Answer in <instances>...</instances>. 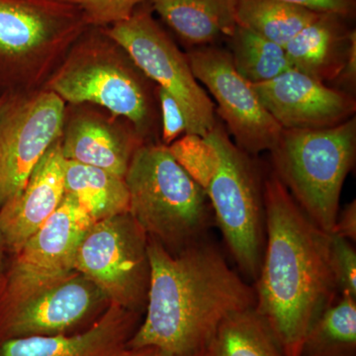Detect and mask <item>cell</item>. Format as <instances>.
I'll return each instance as SVG.
<instances>
[{
	"instance_id": "1",
	"label": "cell",
	"mask_w": 356,
	"mask_h": 356,
	"mask_svg": "<svg viewBox=\"0 0 356 356\" xmlns=\"http://www.w3.org/2000/svg\"><path fill=\"white\" fill-rule=\"evenodd\" d=\"M151 278L146 317L130 350L161 348L175 356H201L222 321L254 307V287L207 240L170 252L149 238Z\"/></svg>"
},
{
	"instance_id": "2",
	"label": "cell",
	"mask_w": 356,
	"mask_h": 356,
	"mask_svg": "<svg viewBox=\"0 0 356 356\" xmlns=\"http://www.w3.org/2000/svg\"><path fill=\"white\" fill-rule=\"evenodd\" d=\"M266 245L255 280L254 309L286 356L339 296L331 261L332 234L307 216L278 177L264 179Z\"/></svg>"
},
{
	"instance_id": "3",
	"label": "cell",
	"mask_w": 356,
	"mask_h": 356,
	"mask_svg": "<svg viewBox=\"0 0 356 356\" xmlns=\"http://www.w3.org/2000/svg\"><path fill=\"white\" fill-rule=\"evenodd\" d=\"M67 104L89 103L124 117L146 143H161L156 86L104 28L88 26L44 84Z\"/></svg>"
},
{
	"instance_id": "4",
	"label": "cell",
	"mask_w": 356,
	"mask_h": 356,
	"mask_svg": "<svg viewBox=\"0 0 356 356\" xmlns=\"http://www.w3.org/2000/svg\"><path fill=\"white\" fill-rule=\"evenodd\" d=\"M129 213L170 252L205 238L211 210L206 191L161 143H145L126 172Z\"/></svg>"
},
{
	"instance_id": "5",
	"label": "cell",
	"mask_w": 356,
	"mask_h": 356,
	"mask_svg": "<svg viewBox=\"0 0 356 356\" xmlns=\"http://www.w3.org/2000/svg\"><path fill=\"white\" fill-rule=\"evenodd\" d=\"M88 27L60 0H0V93L43 88Z\"/></svg>"
},
{
	"instance_id": "6",
	"label": "cell",
	"mask_w": 356,
	"mask_h": 356,
	"mask_svg": "<svg viewBox=\"0 0 356 356\" xmlns=\"http://www.w3.org/2000/svg\"><path fill=\"white\" fill-rule=\"evenodd\" d=\"M273 173L299 207L332 233L344 181L355 165L356 119L322 130H284L270 149Z\"/></svg>"
},
{
	"instance_id": "7",
	"label": "cell",
	"mask_w": 356,
	"mask_h": 356,
	"mask_svg": "<svg viewBox=\"0 0 356 356\" xmlns=\"http://www.w3.org/2000/svg\"><path fill=\"white\" fill-rule=\"evenodd\" d=\"M219 166L206 193L229 254L245 278L257 280L266 245L264 180L250 154L216 124L207 136Z\"/></svg>"
},
{
	"instance_id": "8",
	"label": "cell",
	"mask_w": 356,
	"mask_h": 356,
	"mask_svg": "<svg viewBox=\"0 0 356 356\" xmlns=\"http://www.w3.org/2000/svg\"><path fill=\"white\" fill-rule=\"evenodd\" d=\"M149 236L130 213L102 220L84 234L74 270L102 290L109 303L142 313L149 293Z\"/></svg>"
},
{
	"instance_id": "9",
	"label": "cell",
	"mask_w": 356,
	"mask_h": 356,
	"mask_svg": "<svg viewBox=\"0 0 356 356\" xmlns=\"http://www.w3.org/2000/svg\"><path fill=\"white\" fill-rule=\"evenodd\" d=\"M104 29L156 86L177 100L186 119L187 134L206 137L214 129V103L194 76L186 54L154 19L151 6L140 4L127 20Z\"/></svg>"
},
{
	"instance_id": "10",
	"label": "cell",
	"mask_w": 356,
	"mask_h": 356,
	"mask_svg": "<svg viewBox=\"0 0 356 356\" xmlns=\"http://www.w3.org/2000/svg\"><path fill=\"white\" fill-rule=\"evenodd\" d=\"M65 103L48 89L7 95L0 111V207L62 134Z\"/></svg>"
},
{
	"instance_id": "11",
	"label": "cell",
	"mask_w": 356,
	"mask_h": 356,
	"mask_svg": "<svg viewBox=\"0 0 356 356\" xmlns=\"http://www.w3.org/2000/svg\"><path fill=\"white\" fill-rule=\"evenodd\" d=\"M92 225L76 201L65 194L58 209L0 276V309L74 273L77 248Z\"/></svg>"
},
{
	"instance_id": "12",
	"label": "cell",
	"mask_w": 356,
	"mask_h": 356,
	"mask_svg": "<svg viewBox=\"0 0 356 356\" xmlns=\"http://www.w3.org/2000/svg\"><path fill=\"white\" fill-rule=\"evenodd\" d=\"M108 305L102 290L74 271L0 309V343L83 331Z\"/></svg>"
},
{
	"instance_id": "13",
	"label": "cell",
	"mask_w": 356,
	"mask_h": 356,
	"mask_svg": "<svg viewBox=\"0 0 356 356\" xmlns=\"http://www.w3.org/2000/svg\"><path fill=\"white\" fill-rule=\"evenodd\" d=\"M186 57L195 79L216 100L217 113L236 146L248 154L270 151L283 129L264 106L254 86L238 74L229 51L198 47Z\"/></svg>"
},
{
	"instance_id": "14",
	"label": "cell",
	"mask_w": 356,
	"mask_h": 356,
	"mask_svg": "<svg viewBox=\"0 0 356 356\" xmlns=\"http://www.w3.org/2000/svg\"><path fill=\"white\" fill-rule=\"evenodd\" d=\"M60 143L67 161L125 177L134 154L146 142L124 117L89 103H67Z\"/></svg>"
},
{
	"instance_id": "15",
	"label": "cell",
	"mask_w": 356,
	"mask_h": 356,
	"mask_svg": "<svg viewBox=\"0 0 356 356\" xmlns=\"http://www.w3.org/2000/svg\"><path fill=\"white\" fill-rule=\"evenodd\" d=\"M259 99L284 130H322L355 117L350 93L331 88L296 70L266 83L252 84Z\"/></svg>"
},
{
	"instance_id": "16",
	"label": "cell",
	"mask_w": 356,
	"mask_h": 356,
	"mask_svg": "<svg viewBox=\"0 0 356 356\" xmlns=\"http://www.w3.org/2000/svg\"><path fill=\"white\" fill-rule=\"evenodd\" d=\"M65 161L58 139L35 166L22 189L0 207L6 248L13 254L62 203L65 194Z\"/></svg>"
},
{
	"instance_id": "17",
	"label": "cell",
	"mask_w": 356,
	"mask_h": 356,
	"mask_svg": "<svg viewBox=\"0 0 356 356\" xmlns=\"http://www.w3.org/2000/svg\"><path fill=\"white\" fill-rule=\"evenodd\" d=\"M139 320V313L109 303L83 331L2 341L0 356H130L128 343Z\"/></svg>"
},
{
	"instance_id": "18",
	"label": "cell",
	"mask_w": 356,
	"mask_h": 356,
	"mask_svg": "<svg viewBox=\"0 0 356 356\" xmlns=\"http://www.w3.org/2000/svg\"><path fill=\"white\" fill-rule=\"evenodd\" d=\"M343 20L336 14L321 13L297 33L284 47L293 69L324 83L336 81L355 32L348 31Z\"/></svg>"
},
{
	"instance_id": "19",
	"label": "cell",
	"mask_w": 356,
	"mask_h": 356,
	"mask_svg": "<svg viewBox=\"0 0 356 356\" xmlns=\"http://www.w3.org/2000/svg\"><path fill=\"white\" fill-rule=\"evenodd\" d=\"M178 38L191 46H205L229 37L236 28L238 0H147Z\"/></svg>"
},
{
	"instance_id": "20",
	"label": "cell",
	"mask_w": 356,
	"mask_h": 356,
	"mask_svg": "<svg viewBox=\"0 0 356 356\" xmlns=\"http://www.w3.org/2000/svg\"><path fill=\"white\" fill-rule=\"evenodd\" d=\"M65 192L95 222L129 212L124 177L96 166L65 161Z\"/></svg>"
},
{
	"instance_id": "21",
	"label": "cell",
	"mask_w": 356,
	"mask_h": 356,
	"mask_svg": "<svg viewBox=\"0 0 356 356\" xmlns=\"http://www.w3.org/2000/svg\"><path fill=\"white\" fill-rule=\"evenodd\" d=\"M206 356H286L254 307L232 314L217 327Z\"/></svg>"
},
{
	"instance_id": "22",
	"label": "cell",
	"mask_w": 356,
	"mask_h": 356,
	"mask_svg": "<svg viewBox=\"0 0 356 356\" xmlns=\"http://www.w3.org/2000/svg\"><path fill=\"white\" fill-rule=\"evenodd\" d=\"M356 298L339 294L315 321L298 356H355Z\"/></svg>"
},
{
	"instance_id": "23",
	"label": "cell",
	"mask_w": 356,
	"mask_h": 356,
	"mask_svg": "<svg viewBox=\"0 0 356 356\" xmlns=\"http://www.w3.org/2000/svg\"><path fill=\"white\" fill-rule=\"evenodd\" d=\"M318 14L280 0H238L236 26L284 48Z\"/></svg>"
},
{
	"instance_id": "24",
	"label": "cell",
	"mask_w": 356,
	"mask_h": 356,
	"mask_svg": "<svg viewBox=\"0 0 356 356\" xmlns=\"http://www.w3.org/2000/svg\"><path fill=\"white\" fill-rule=\"evenodd\" d=\"M231 39V57L238 74L252 84L266 83L293 70L284 48L236 26Z\"/></svg>"
},
{
	"instance_id": "25",
	"label": "cell",
	"mask_w": 356,
	"mask_h": 356,
	"mask_svg": "<svg viewBox=\"0 0 356 356\" xmlns=\"http://www.w3.org/2000/svg\"><path fill=\"white\" fill-rule=\"evenodd\" d=\"M168 147L178 165L204 191H207L220 161L217 147L212 142L206 137L185 134Z\"/></svg>"
},
{
	"instance_id": "26",
	"label": "cell",
	"mask_w": 356,
	"mask_h": 356,
	"mask_svg": "<svg viewBox=\"0 0 356 356\" xmlns=\"http://www.w3.org/2000/svg\"><path fill=\"white\" fill-rule=\"evenodd\" d=\"M76 7L88 26L107 28L127 20L147 0H60Z\"/></svg>"
},
{
	"instance_id": "27",
	"label": "cell",
	"mask_w": 356,
	"mask_h": 356,
	"mask_svg": "<svg viewBox=\"0 0 356 356\" xmlns=\"http://www.w3.org/2000/svg\"><path fill=\"white\" fill-rule=\"evenodd\" d=\"M331 261L339 294L356 298V252L353 243L332 234Z\"/></svg>"
},
{
	"instance_id": "28",
	"label": "cell",
	"mask_w": 356,
	"mask_h": 356,
	"mask_svg": "<svg viewBox=\"0 0 356 356\" xmlns=\"http://www.w3.org/2000/svg\"><path fill=\"white\" fill-rule=\"evenodd\" d=\"M159 122H161V143L170 146L180 137L187 134L188 126L186 119L177 100L165 89L156 86Z\"/></svg>"
},
{
	"instance_id": "29",
	"label": "cell",
	"mask_w": 356,
	"mask_h": 356,
	"mask_svg": "<svg viewBox=\"0 0 356 356\" xmlns=\"http://www.w3.org/2000/svg\"><path fill=\"white\" fill-rule=\"evenodd\" d=\"M285 3L302 7L316 13L336 14L350 17L355 14V0H280Z\"/></svg>"
},
{
	"instance_id": "30",
	"label": "cell",
	"mask_w": 356,
	"mask_h": 356,
	"mask_svg": "<svg viewBox=\"0 0 356 356\" xmlns=\"http://www.w3.org/2000/svg\"><path fill=\"white\" fill-rule=\"evenodd\" d=\"M332 234L346 238L350 243L356 241V201H351L337 215Z\"/></svg>"
},
{
	"instance_id": "31",
	"label": "cell",
	"mask_w": 356,
	"mask_h": 356,
	"mask_svg": "<svg viewBox=\"0 0 356 356\" xmlns=\"http://www.w3.org/2000/svg\"><path fill=\"white\" fill-rule=\"evenodd\" d=\"M337 83L343 86L346 90L353 92L356 84V33L351 37L350 48L346 55L341 74L337 77Z\"/></svg>"
},
{
	"instance_id": "32",
	"label": "cell",
	"mask_w": 356,
	"mask_h": 356,
	"mask_svg": "<svg viewBox=\"0 0 356 356\" xmlns=\"http://www.w3.org/2000/svg\"><path fill=\"white\" fill-rule=\"evenodd\" d=\"M130 356H175L172 353H168L161 350V348H153V346H149V348H138V350H132V353Z\"/></svg>"
},
{
	"instance_id": "33",
	"label": "cell",
	"mask_w": 356,
	"mask_h": 356,
	"mask_svg": "<svg viewBox=\"0 0 356 356\" xmlns=\"http://www.w3.org/2000/svg\"><path fill=\"white\" fill-rule=\"evenodd\" d=\"M6 248V241H4L3 233H2L1 224H0V267H1L2 257H3V252Z\"/></svg>"
},
{
	"instance_id": "34",
	"label": "cell",
	"mask_w": 356,
	"mask_h": 356,
	"mask_svg": "<svg viewBox=\"0 0 356 356\" xmlns=\"http://www.w3.org/2000/svg\"><path fill=\"white\" fill-rule=\"evenodd\" d=\"M6 97L7 95H6V93H0V111H1L4 103H6Z\"/></svg>"
},
{
	"instance_id": "35",
	"label": "cell",
	"mask_w": 356,
	"mask_h": 356,
	"mask_svg": "<svg viewBox=\"0 0 356 356\" xmlns=\"http://www.w3.org/2000/svg\"><path fill=\"white\" fill-rule=\"evenodd\" d=\"M201 356H206V355H205V353H203V355H201Z\"/></svg>"
}]
</instances>
